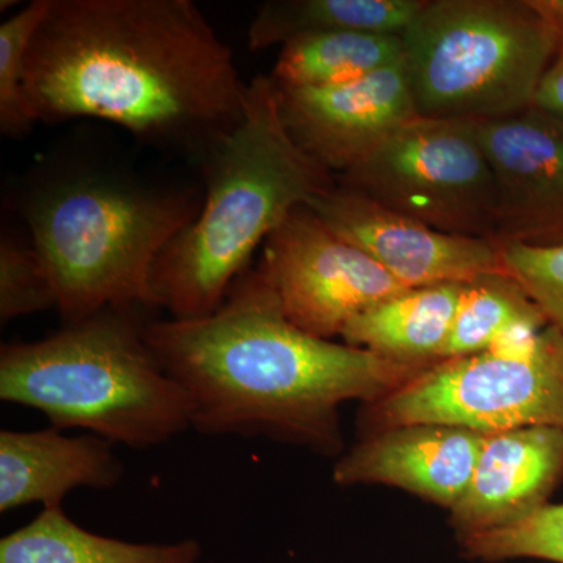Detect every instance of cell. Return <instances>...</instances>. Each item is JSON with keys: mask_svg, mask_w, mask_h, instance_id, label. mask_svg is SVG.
I'll use <instances>...</instances> for the list:
<instances>
[{"mask_svg": "<svg viewBox=\"0 0 563 563\" xmlns=\"http://www.w3.org/2000/svg\"><path fill=\"white\" fill-rule=\"evenodd\" d=\"M246 85L191 0H49L25 62L40 121H110L199 161L242 121Z\"/></svg>", "mask_w": 563, "mask_h": 563, "instance_id": "obj_1", "label": "cell"}, {"mask_svg": "<svg viewBox=\"0 0 563 563\" xmlns=\"http://www.w3.org/2000/svg\"><path fill=\"white\" fill-rule=\"evenodd\" d=\"M144 336L187 391L195 431L266 437L324 455L342 453V404L377 401L429 368L303 332L258 266L217 312L147 322Z\"/></svg>", "mask_w": 563, "mask_h": 563, "instance_id": "obj_2", "label": "cell"}, {"mask_svg": "<svg viewBox=\"0 0 563 563\" xmlns=\"http://www.w3.org/2000/svg\"><path fill=\"white\" fill-rule=\"evenodd\" d=\"M198 218L161 255L152 307L173 320L217 312L252 254L298 207L335 187L333 174L292 140L269 77L246 85L242 121L201 158Z\"/></svg>", "mask_w": 563, "mask_h": 563, "instance_id": "obj_3", "label": "cell"}, {"mask_svg": "<svg viewBox=\"0 0 563 563\" xmlns=\"http://www.w3.org/2000/svg\"><path fill=\"white\" fill-rule=\"evenodd\" d=\"M135 309H111L40 342L3 344L0 399L46 415L52 428L85 429L150 450L190 431L187 391L155 357Z\"/></svg>", "mask_w": 563, "mask_h": 563, "instance_id": "obj_4", "label": "cell"}, {"mask_svg": "<svg viewBox=\"0 0 563 563\" xmlns=\"http://www.w3.org/2000/svg\"><path fill=\"white\" fill-rule=\"evenodd\" d=\"M202 202L196 192L151 190L92 173L33 192L24 218L66 324L103 310L152 307L155 263Z\"/></svg>", "mask_w": 563, "mask_h": 563, "instance_id": "obj_5", "label": "cell"}, {"mask_svg": "<svg viewBox=\"0 0 563 563\" xmlns=\"http://www.w3.org/2000/svg\"><path fill=\"white\" fill-rule=\"evenodd\" d=\"M420 118L498 120L533 107L559 52L531 0H426L402 33Z\"/></svg>", "mask_w": 563, "mask_h": 563, "instance_id": "obj_6", "label": "cell"}, {"mask_svg": "<svg viewBox=\"0 0 563 563\" xmlns=\"http://www.w3.org/2000/svg\"><path fill=\"white\" fill-rule=\"evenodd\" d=\"M420 422L483 433L563 429V332L547 325L520 342L433 363L363 410L365 433Z\"/></svg>", "mask_w": 563, "mask_h": 563, "instance_id": "obj_7", "label": "cell"}, {"mask_svg": "<svg viewBox=\"0 0 563 563\" xmlns=\"http://www.w3.org/2000/svg\"><path fill=\"white\" fill-rule=\"evenodd\" d=\"M336 180L435 231L495 236V179L476 121L417 118Z\"/></svg>", "mask_w": 563, "mask_h": 563, "instance_id": "obj_8", "label": "cell"}, {"mask_svg": "<svg viewBox=\"0 0 563 563\" xmlns=\"http://www.w3.org/2000/svg\"><path fill=\"white\" fill-rule=\"evenodd\" d=\"M258 269L285 317L322 340L342 336L357 314L407 290L307 206L298 207L268 236Z\"/></svg>", "mask_w": 563, "mask_h": 563, "instance_id": "obj_9", "label": "cell"}, {"mask_svg": "<svg viewBox=\"0 0 563 563\" xmlns=\"http://www.w3.org/2000/svg\"><path fill=\"white\" fill-rule=\"evenodd\" d=\"M307 207L406 288L465 284L481 274L506 272L501 251L490 240L435 231L339 181Z\"/></svg>", "mask_w": 563, "mask_h": 563, "instance_id": "obj_10", "label": "cell"}, {"mask_svg": "<svg viewBox=\"0 0 563 563\" xmlns=\"http://www.w3.org/2000/svg\"><path fill=\"white\" fill-rule=\"evenodd\" d=\"M476 132L495 179L493 243L563 246V120L531 107Z\"/></svg>", "mask_w": 563, "mask_h": 563, "instance_id": "obj_11", "label": "cell"}, {"mask_svg": "<svg viewBox=\"0 0 563 563\" xmlns=\"http://www.w3.org/2000/svg\"><path fill=\"white\" fill-rule=\"evenodd\" d=\"M273 85L282 121L292 140L339 176L420 118L404 62L335 87Z\"/></svg>", "mask_w": 563, "mask_h": 563, "instance_id": "obj_12", "label": "cell"}, {"mask_svg": "<svg viewBox=\"0 0 563 563\" xmlns=\"http://www.w3.org/2000/svg\"><path fill=\"white\" fill-rule=\"evenodd\" d=\"M485 433L459 426H396L363 433L333 466L342 487L384 484L453 509L472 483Z\"/></svg>", "mask_w": 563, "mask_h": 563, "instance_id": "obj_13", "label": "cell"}, {"mask_svg": "<svg viewBox=\"0 0 563 563\" xmlns=\"http://www.w3.org/2000/svg\"><path fill=\"white\" fill-rule=\"evenodd\" d=\"M563 476V429L485 433L472 483L450 510L459 536L514 523L548 504Z\"/></svg>", "mask_w": 563, "mask_h": 563, "instance_id": "obj_14", "label": "cell"}, {"mask_svg": "<svg viewBox=\"0 0 563 563\" xmlns=\"http://www.w3.org/2000/svg\"><path fill=\"white\" fill-rule=\"evenodd\" d=\"M124 463L113 443L95 433L63 435L58 429L0 432V512L43 504L62 507L76 488L110 490L121 483Z\"/></svg>", "mask_w": 563, "mask_h": 563, "instance_id": "obj_15", "label": "cell"}, {"mask_svg": "<svg viewBox=\"0 0 563 563\" xmlns=\"http://www.w3.org/2000/svg\"><path fill=\"white\" fill-rule=\"evenodd\" d=\"M462 290L463 284L407 288L357 314L342 339L390 361L431 366L443 358Z\"/></svg>", "mask_w": 563, "mask_h": 563, "instance_id": "obj_16", "label": "cell"}, {"mask_svg": "<svg viewBox=\"0 0 563 563\" xmlns=\"http://www.w3.org/2000/svg\"><path fill=\"white\" fill-rule=\"evenodd\" d=\"M201 555L196 539L133 543L99 536L74 523L62 507L44 509L0 540V563H199Z\"/></svg>", "mask_w": 563, "mask_h": 563, "instance_id": "obj_17", "label": "cell"}, {"mask_svg": "<svg viewBox=\"0 0 563 563\" xmlns=\"http://www.w3.org/2000/svg\"><path fill=\"white\" fill-rule=\"evenodd\" d=\"M424 5L426 0H269L251 22L247 46L262 51L328 32L402 35Z\"/></svg>", "mask_w": 563, "mask_h": 563, "instance_id": "obj_18", "label": "cell"}, {"mask_svg": "<svg viewBox=\"0 0 563 563\" xmlns=\"http://www.w3.org/2000/svg\"><path fill=\"white\" fill-rule=\"evenodd\" d=\"M401 62L402 35L369 32L314 33L284 44L269 77L280 87H335Z\"/></svg>", "mask_w": 563, "mask_h": 563, "instance_id": "obj_19", "label": "cell"}, {"mask_svg": "<svg viewBox=\"0 0 563 563\" xmlns=\"http://www.w3.org/2000/svg\"><path fill=\"white\" fill-rule=\"evenodd\" d=\"M542 310L509 273L465 282L442 361L495 350L547 328Z\"/></svg>", "mask_w": 563, "mask_h": 563, "instance_id": "obj_20", "label": "cell"}, {"mask_svg": "<svg viewBox=\"0 0 563 563\" xmlns=\"http://www.w3.org/2000/svg\"><path fill=\"white\" fill-rule=\"evenodd\" d=\"M457 540L463 558L470 561L540 559L563 563V504H544L514 523L459 536Z\"/></svg>", "mask_w": 563, "mask_h": 563, "instance_id": "obj_21", "label": "cell"}, {"mask_svg": "<svg viewBox=\"0 0 563 563\" xmlns=\"http://www.w3.org/2000/svg\"><path fill=\"white\" fill-rule=\"evenodd\" d=\"M49 0H33L0 25V132L20 139L38 122L25 95V62Z\"/></svg>", "mask_w": 563, "mask_h": 563, "instance_id": "obj_22", "label": "cell"}, {"mask_svg": "<svg viewBox=\"0 0 563 563\" xmlns=\"http://www.w3.org/2000/svg\"><path fill=\"white\" fill-rule=\"evenodd\" d=\"M57 309V292L35 244L11 233L0 239V321Z\"/></svg>", "mask_w": 563, "mask_h": 563, "instance_id": "obj_23", "label": "cell"}, {"mask_svg": "<svg viewBox=\"0 0 563 563\" xmlns=\"http://www.w3.org/2000/svg\"><path fill=\"white\" fill-rule=\"evenodd\" d=\"M504 269L537 303L548 324L563 332V246L501 244Z\"/></svg>", "mask_w": 563, "mask_h": 563, "instance_id": "obj_24", "label": "cell"}, {"mask_svg": "<svg viewBox=\"0 0 563 563\" xmlns=\"http://www.w3.org/2000/svg\"><path fill=\"white\" fill-rule=\"evenodd\" d=\"M533 107L563 120V49H559L544 73L533 98Z\"/></svg>", "mask_w": 563, "mask_h": 563, "instance_id": "obj_25", "label": "cell"}, {"mask_svg": "<svg viewBox=\"0 0 563 563\" xmlns=\"http://www.w3.org/2000/svg\"><path fill=\"white\" fill-rule=\"evenodd\" d=\"M531 3L553 25L558 33L559 49H563V0H531Z\"/></svg>", "mask_w": 563, "mask_h": 563, "instance_id": "obj_26", "label": "cell"}]
</instances>
